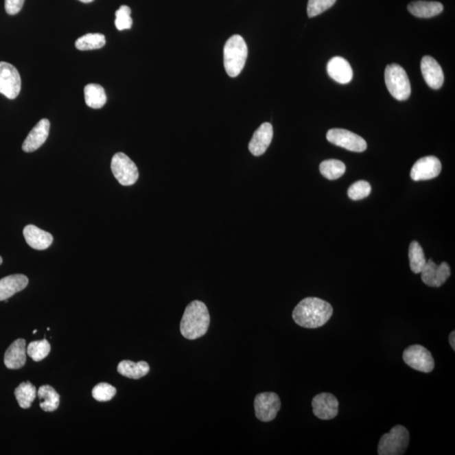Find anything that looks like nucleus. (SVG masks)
Returning <instances> with one entry per match:
<instances>
[{
  "instance_id": "f3484780",
  "label": "nucleus",
  "mask_w": 455,
  "mask_h": 455,
  "mask_svg": "<svg viewBox=\"0 0 455 455\" xmlns=\"http://www.w3.org/2000/svg\"><path fill=\"white\" fill-rule=\"evenodd\" d=\"M327 73L336 82L346 84L353 80V69L349 62L342 57H334L328 62Z\"/></svg>"
},
{
  "instance_id": "423d86ee",
  "label": "nucleus",
  "mask_w": 455,
  "mask_h": 455,
  "mask_svg": "<svg viewBox=\"0 0 455 455\" xmlns=\"http://www.w3.org/2000/svg\"><path fill=\"white\" fill-rule=\"evenodd\" d=\"M110 168L115 178L123 186H132L139 179V170L135 163L124 153H117L114 155L110 163Z\"/></svg>"
},
{
  "instance_id": "c85d7f7f",
  "label": "nucleus",
  "mask_w": 455,
  "mask_h": 455,
  "mask_svg": "<svg viewBox=\"0 0 455 455\" xmlns=\"http://www.w3.org/2000/svg\"><path fill=\"white\" fill-rule=\"evenodd\" d=\"M51 345L46 339L42 341L32 342L29 344L27 353L33 361L40 362L48 356L50 353Z\"/></svg>"
},
{
  "instance_id": "4be33fe9",
  "label": "nucleus",
  "mask_w": 455,
  "mask_h": 455,
  "mask_svg": "<svg viewBox=\"0 0 455 455\" xmlns=\"http://www.w3.org/2000/svg\"><path fill=\"white\" fill-rule=\"evenodd\" d=\"M117 371L120 375L129 379L139 380L143 378L150 372V366L146 362H135L129 360L121 361L117 366Z\"/></svg>"
},
{
  "instance_id": "f257e3e1",
  "label": "nucleus",
  "mask_w": 455,
  "mask_h": 455,
  "mask_svg": "<svg viewBox=\"0 0 455 455\" xmlns=\"http://www.w3.org/2000/svg\"><path fill=\"white\" fill-rule=\"evenodd\" d=\"M332 314L331 303L319 298L309 297L303 299L295 307L293 319L299 327L316 329L328 323Z\"/></svg>"
},
{
  "instance_id": "f704fd0d",
  "label": "nucleus",
  "mask_w": 455,
  "mask_h": 455,
  "mask_svg": "<svg viewBox=\"0 0 455 455\" xmlns=\"http://www.w3.org/2000/svg\"><path fill=\"white\" fill-rule=\"evenodd\" d=\"M454 334H455V331H453L452 332L450 333V338H449L450 346L452 347L453 350H455V342H454L455 336H454Z\"/></svg>"
},
{
  "instance_id": "4468645a",
  "label": "nucleus",
  "mask_w": 455,
  "mask_h": 455,
  "mask_svg": "<svg viewBox=\"0 0 455 455\" xmlns=\"http://www.w3.org/2000/svg\"><path fill=\"white\" fill-rule=\"evenodd\" d=\"M421 70L429 87L434 90H439L442 87L443 81H445V75H443L441 66L434 58L423 57L421 62Z\"/></svg>"
},
{
  "instance_id": "393cba45",
  "label": "nucleus",
  "mask_w": 455,
  "mask_h": 455,
  "mask_svg": "<svg viewBox=\"0 0 455 455\" xmlns=\"http://www.w3.org/2000/svg\"><path fill=\"white\" fill-rule=\"evenodd\" d=\"M36 388L31 382L21 383L14 390L18 403L21 408L28 409L31 408L33 401L36 397Z\"/></svg>"
},
{
  "instance_id": "20e7f679",
  "label": "nucleus",
  "mask_w": 455,
  "mask_h": 455,
  "mask_svg": "<svg viewBox=\"0 0 455 455\" xmlns=\"http://www.w3.org/2000/svg\"><path fill=\"white\" fill-rule=\"evenodd\" d=\"M384 80L390 95L398 101H406L410 97L412 88L408 73L401 66L388 65L384 72Z\"/></svg>"
},
{
  "instance_id": "a878e982",
  "label": "nucleus",
  "mask_w": 455,
  "mask_h": 455,
  "mask_svg": "<svg viewBox=\"0 0 455 455\" xmlns=\"http://www.w3.org/2000/svg\"><path fill=\"white\" fill-rule=\"evenodd\" d=\"M409 259L410 270L416 275L421 273L427 264L423 248L417 242H412L409 247Z\"/></svg>"
},
{
  "instance_id": "6e6552de",
  "label": "nucleus",
  "mask_w": 455,
  "mask_h": 455,
  "mask_svg": "<svg viewBox=\"0 0 455 455\" xmlns=\"http://www.w3.org/2000/svg\"><path fill=\"white\" fill-rule=\"evenodd\" d=\"M21 79L16 67L6 62H0V94L13 100L19 95Z\"/></svg>"
},
{
  "instance_id": "0eeeda50",
  "label": "nucleus",
  "mask_w": 455,
  "mask_h": 455,
  "mask_svg": "<svg viewBox=\"0 0 455 455\" xmlns=\"http://www.w3.org/2000/svg\"><path fill=\"white\" fill-rule=\"evenodd\" d=\"M403 360L409 367L423 373H431L435 362L430 351L421 345H412L403 353Z\"/></svg>"
},
{
  "instance_id": "b1692460",
  "label": "nucleus",
  "mask_w": 455,
  "mask_h": 455,
  "mask_svg": "<svg viewBox=\"0 0 455 455\" xmlns=\"http://www.w3.org/2000/svg\"><path fill=\"white\" fill-rule=\"evenodd\" d=\"M38 395L40 399V406L44 412H51L58 408L60 397L54 388L50 386H43L39 388Z\"/></svg>"
},
{
  "instance_id": "9b49d317",
  "label": "nucleus",
  "mask_w": 455,
  "mask_h": 455,
  "mask_svg": "<svg viewBox=\"0 0 455 455\" xmlns=\"http://www.w3.org/2000/svg\"><path fill=\"white\" fill-rule=\"evenodd\" d=\"M442 171L441 162L434 156L420 159L414 164L410 177L414 181L428 180L439 176Z\"/></svg>"
},
{
  "instance_id": "f03ea898",
  "label": "nucleus",
  "mask_w": 455,
  "mask_h": 455,
  "mask_svg": "<svg viewBox=\"0 0 455 455\" xmlns=\"http://www.w3.org/2000/svg\"><path fill=\"white\" fill-rule=\"evenodd\" d=\"M210 316L205 303L195 301L187 306L181 319L180 330L185 338H202L209 330Z\"/></svg>"
},
{
  "instance_id": "9d476101",
  "label": "nucleus",
  "mask_w": 455,
  "mask_h": 455,
  "mask_svg": "<svg viewBox=\"0 0 455 455\" xmlns=\"http://www.w3.org/2000/svg\"><path fill=\"white\" fill-rule=\"evenodd\" d=\"M254 408L259 420L264 423L275 420L281 408L279 397L273 392L259 394L255 398Z\"/></svg>"
},
{
  "instance_id": "473e14b6",
  "label": "nucleus",
  "mask_w": 455,
  "mask_h": 455,
  "mask_svg": "<svg viewBox=\"0 0 455 455\" xmlns=\"http://www.w3.org/2000/svg\"><path fill=\"white\" fill-rule=\"evenodd\" d=\"M336 0H309L307 13L310 18L319 16L334 5Z\"/></svg>"
},
{
  "instance_id": "aec40b11",
  "label": "nucleus",
  "mask_w": 455,
  "mask_h": 455,
  "mask_svg": "<svg viewBox=\"0 0 455 455\" xmlns=\"http://www.w3.org/2000/svg\"><path fill=\"white\" fill-rule=\"evenodd\" d=\"M27 343L24 339H17L9 347L5 354V364L10 369L24 367L27 362Z\"/></svg>"
},
{
  "instance_id": "2eb2a0df",
  "label": "nucleus",
  "mask_w": 455,
  "mask_h": 455,
  "mask_svg": "<svg viewBox=\"0 0 455 455\" xmlns=\"http://www.w3.org/2000/svg\"><path fill=\"white\" fill-rule=\"evenodd\" d=\"M49 130L50 121L47 119L40 120L29 132L27 139L22 144V150L27 153H32V152L38 150L46 142L48 135H49Z\"/></svg>"
},
{
  "instance_id": "f8f14e48",
  "label": "nucleus",
  "mask_w": 455,
  "mask_h": 455,
  "mask_svg": "<svg viewBox=\"0 0 455 455\" xmlns=\"http://www.w3.org/2000/svg\"><path fill=\"white\" fill-rule=\"evenodd\" d=\"M421 273V280L429 287L439 288L445 283L450 277L451 272L449 264L442 262L439 266L434 264L430 259L427 261Z\"/></svg>"
},
{
  "instance_id": "1a4fd4ad",
  "label": "nucleus",
  "mask_w": 455,
  "mask_h": 455,
  "mask_svg": "<svg viewBox=\"0 0 455 455\" xmlns=\"http://www.w3.org/2000/svg\"><path fill=\"white\" fill-rule=\"evenodd\" d=\"M329 142L349 151L361 153L367 150V143L362 137L346 129L333 128L327 135Z\"/></svg>"
},
{
  "instance_id": "a211bd4d",
  "label": "nucleus",
  "mask_w": 455,
  "mask_h": 455,
  "mask_svg": "<svg viewBox=\"0 0 455 455\" xmlns=\"http://www.w3.org/2000/svg\"><path fill=\"white\" fill-rule=\"evenodd\" d=\"M23 235L28 245L38 250L47 249L54 242L53 235L50 233L44 231L32 224L25 227Z\"/></svg>"
},
{
  "instance_id": "ddd939ff",
  "label": "nucleus",
  "mask_w": 455,
  "mask_h": 455,
  "mask_svg": "<svg viewBox=\"0 0 455 455\" xmlns=\"http://www.w3.org/2000/svg\"><path fill=\"white\" fill-rule=\"evenodd\" d=\"M339 402L335 395L321 393L314 397L312 408L314 416L321 420H331L338 415Z\"/></svg>"
},
{
  "instance_id": "72a5a7b5",
  "label": "nucleus",
  "mask_w": 455,
  "mask_h": 455,
  "mask_svg": "<svg viewBox=\"0 0 455 455\" xmlns=\"http://www.w3.org/2000/svg\"><path fill=\"white\" fill-rule=\"evenodd\" d=\"M25 0H5V7L7 14L14 16L20 12Z\"/></svg>"
},
{
  "instance_id": "bb28decb",
  "label": "nucleus",
  "mask_w": 455,
  "mask_h": 455,
  "mask_svg": "<svg viewBox=\"0 0 455 455\" xmlns=\"http://www.w3.org/2000/svg\"><path fill=\"white\" fill-rule=\"evenodd\" d=\"M320 172L328 180H336L342 177L346 172V165L338 160L325 161L320 165Z\"/></svg>"
},
{
  "instance_id": "c9c22d12",
  "label": "nucleus",
  "mask_w": 455,
  "mask_h": 455,
  "mask_svg": "<svg viewBox=\"0 0 455 455\" xmlns=\"http://www.w3.org/2000/svg\"><path fill=\"white\" fill-rule=\"evenodd\" d=\"M79 1L82 2V3H88L93 2L94 0H79Z\"/></svg>"
},
{
  "instance_id": "2f4dec72",
  "label": "nucleus",
  "mask_w": 455,
  "mask_h": 455,
  "mask_svg": "<svg viewBox=\"0 0 455 455\" xmlns=\"http://www.w3.org/2000/svg\"><path fill=\"white\" fill-rule=\"evenodd\" d=\"M115 25H116L117 29L119 30V31H124V30H128L132 27L131 9L128 6L121 5L116 11Z\"/></svg>"
},
{
  "instance_id": "6ab92c4d",
  "label": "nucleus",
  "mask_w": 455,
  "mask_h": 455,
  "mask_svg": "<svg viewBox=\"0 0 455 455\" xmlns=\"http://www.w3.org/2000/svg\"><path fill=\"white\" fill-rule=\"evenodd\" d=\"M29 280L27 276L14 275L7 276L0 279V301H8V299L27 287Z\"/></svg>"
},
{
  "instance_id": "dca6fc26",
  "label": "nucleus",
  "mask_w": 455,
  "mask_h": 455,
  "mask_svg": "<svg viewBox=\"0 0 455 455\" xmlns=\"http://www.w3.org/2000/svg\"><path fill=\"white\" fill-rule=\"evenodd\" d=\"M273 128L271 124H261L254 132L253 139L249 143V150L255 156H260L268 149L272 143Z\"/></svg>"
},
{
  "instance_id": "412c9836",
  "label": "nucleus",
  "mask_w": 455,
  "mask_h": 455,
  "mask_svg": "<svg viewBox=\"0 0 455 455\" xmlns=\"http://www.w3.org/2000/svg\"><path fill=\"white\" fill-rule=\"evenodd\" d=\"M408 9L418 18H432L441 14L443 5L439 2L415 1L410 3Z\"/></svg>"
},
{
  "instance_id": "7ed1b4c3",
  "label": "nucleus",
  "mask_w": 455,
  "mask_h": 455,
  "mask_svg": "<svg viewBox=\"0 0 455 455\" xmlns=\"http://www.w3.org/2000/svg\"><path fill=\"white\" fill-rule=\"evenodd\" d=\"M248 48L245 40L239 35L232 36L224 48V65L229 76L237 77L245 67Z\"/></svg>"
},
{
  "instance_id": "5701e85b",
  "label": "nucleus",
  "mask_w": 455,
  "mask_h": 455,
  "mask_svg": "<svg viewBox=\"0 0 455 455\" xmlns=\"http://www.w3.org/2000/svg\"><path fill=\"white\" fill-rule=\"evenodd\" d=\"M84 100L86 105L93 109L102 108L106 103V95L102 86L97 84H89L84 89Z\"/></svg>"
},
{
  "instance_id": "4c0bfd02",
  "label": "nucleus",
  "mask_w": 455,
  "mask_h": 455,
  "mask_svg": "<svg viewBox=\"0 0 455 455\" xmlns=\"http://www.w3.org/2000/svg\"><path fill=\"white\" fill-rule=\"evenodd\" d=\"M36 331H38V330H34V331H33V334H36Z\"/></svg>"
},
{
  "instance_id": "e433bc0d",
  "label": "nucleus",
  "mask_w": 455,
  "mask_h": 455,
  "mask_svg": "<svg viewBox=\"0 0 455 455\" xmlns=\"http://www.w3.org/2000/svg\"><path fill=\"white\" fill-rule=\"evenodd\" d=\"M2 262H3V259H2V257H0V265H1V264H2Z\"/></svg>"
},
{
  "instance_id": "c756f323",
  "label": "nucleus",
  "mask_w": 455,
  "mask_h": 455,
  "mask_svg": "<svg viewBox=\"0 0 455 455\" xmlns=\"http://www.w3.org/2000/svg\"><path fill=\"white\" fill-rule=\"evenodd\" d=\"M371 192V186L366 180H358L357 183H353L349 187L347 194L351 200L358 201V200L364 199L369 196Z\"/></svg>"
},
{
  "instance_id": "7c9ffc66",
  "label": "nucleus",
  "mask_w": 455,
  "mask_h": 455,
  "mask_svg": "<svg viewBox=\"0 0 455 455\" xmlns=\"http://www.w3.org/2000/svg\"><path fill=\"white\" fill-rule=\"evenodd\" d=\"M117 394L116 388L107 383L98 384L92 390V395L98 401H109Z\"/></svg>"
},
{
  "instance_id": "cd10ccee",
  "label": "nucleus",
  "mask_w": 455,
  "mask_h": 455,
  "mask_svg": "<svg viewBox=\"0 0 455 455\" xmlns=\"http://www.w3.org/2000/svg\"><path fill=\"white\" fill-rule=\"evenodd\" d=\"M106 45V38L104 35L100 33H90L81 36L75 42L77 49L80 51L100 49Z\"/></svg>"
},
{
  "instance_id": "39448f33",
  "label": "nucleus",
  "mask_w": 455,
  "mask_h": 455,
  "mask_svg": "<svg viewBox=\"0 0 455 455\" xmlns=\"http://www.w3.org/2000/svg\"><path fill=\"white\" fill-rule=\"evenodd\" d=\"M410 442V434L405 427L397 425L388 434L381 436L378 446L380 455H401L406 453Z\"/></svg>"
}]
</instances>
